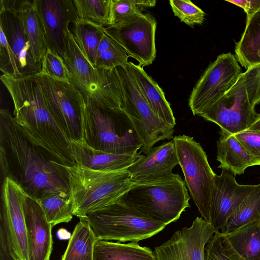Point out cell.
<instances>
[{
  "mask_svg": "<svg viewBox=\"0 0 260 260\" xmlns=\"http://www.w3.org/2000/svg\"><path fill=\"white\" fill-rule=\"evenodd\" d=\"M0 162L4 178L37 200L48 194L70 196L65 166L23 132L9 110H0Z\"/></svg>",
  "mask_w": 260,
  "mask_h": 260,
  "instance_id": "obj_1",
  "label": "cell"
},
{
  "mask_svg": "<svg viewBox=\"0 0 260 260\" xmlns=\"http://www.w3.org/2000/svg\"><path fill=\"white\" fill-rule=\"evenodd\" d=\"M0 79L13 101L14 120L26 136L64 166L76 165L70 140L49 111L37 75L2 74Z\"/></svg>",
  "mask_w": 260,
  "mask_h": 260,
  "instance_id": "obj_2",
  "label": "cell"
},
{
  "mask_svg": "<svg viewBox=\"0 0 260 260\" xmlns=\"http://www.w3.org/2000/svg\"><path fill=\"white\" fill-rule=\"evenodd\" d=\"M188 190L178 174L134 183L118 201L162 224L176 221L190 207Z\"/></svg>",
  "mask_w": 260,
  "mask_h": 260,
  "instance_id": "obj_3",
  "label": "cell"
},
{
  "mask_svg": "<svg viewBox=\"0 0 260 260\" xmlns=\"http://www.w3.org/2000/svg\"><path fill=\"white\" fill-rule=\"evenodd\" d=\"M65 167L73 215L79 219L117 201L134 184L127 169L103 171L79 165Z\"/></svg>",
  "mask_w": 260,
  "mask_h": 260,
  "instance_id": "obj_4",
  "label": "cell"
},
{
  "mask_svg": "<svg viewBox=\"0 0 260 260\" xmlns=\"http://www.w3.org/2000/svg\"><path fill=\"white\" fill-rule=\"evenodd\" d=\"M85 144L96 150L111 153H132L140 150L139 139L121 109L107 107L91 99H85Z\"/></svg>",
  "mask_w": 260,
  "mask_h": 260,
  "instance_id": "obj_5",
  "label": "cell"
},
{
  "mask_svg": "<svg viewBox=\"0 0 260 260\" xmlns=\"http://www.w3.org/2000/svg\"><path fill=\"white\" fill-rule=\"evenodd\" d=\"M63 59L70 74V82L83 94L111 108L121 109L123 96L116 68L107 70L94 68L85 57L68 30Z\"/></svg>",
  "mask_w": 260,
  "mask_h": 260,
  "instance_id": "obj_6",
  "label": "cell"
},
{
  "mask_svg": "<svg viewBox=\"0 0 260 260\" xmlns=\"http://www.w3.org/2000/svg\"><path fill=\"white\" fill-rule=\"evenodd\" d=\"M99 240L138 242L161 231L166 225L152 220L117 201L85 218Z\"/></svg>",
  "mask_w": 260,
  "mask_h": 260,
  "instance_id": "obj_7",
  "label": "cell"
},
{
  "mask_svg": "<svg viewBox=\"0 0 260 260\" xmlns=\"http://www.w3.org/2000/svg\"><path fill=\"white\" fill-rule=\"evenodd\" d=\"M173 141L186 186L202 217L210 222L211 197L216 174L203 147L192 137L179 135Z\"/></svg>",
  "mask_w": 260,
  "mask_h": 260,
  "instance_id": "obj_8",
  "label": "cell"
},
{
  "mask_svg": "<svg viewBox=\"0 0 260 260\" xmlns=\"http://www.w3.org/2000/svg\"><path fill=\"white\" fill-rule=\"evenodd\" d=\"M123 96L122 110L129 120L146 152L158 142L173 139L174 127L161 119L151 109L126 67L116 68Z\"/></svg>",
  "mask_w": 260,
  "mask_h": 260,
  "instance_id": "obj_9",
  "label": "cell"
},
{
  "mask_svg": "<svg viewBox=\"0 0 260 260\" xmlns=\"http://www.w3.org/2000/svg\"><path fill=\"white\" fill-rule=\"evenodd\" d=\"M48 109L70 140L84 142L86 102L71 82L37 74Z\"/></svg>",
  "mask_w": 260,
  "mask_h": 260,
  "instance_id": "obj_10",
  "label": "cell"
},
{
  "mask_svg": "<svg viewBox=\"0 0 260 260\" xmlns=\"http://www.w3.org/2000/svg\"><path fill=\"white\" fill-rule=\"evenodd\" d=\"M258 114L249 100L241 74L223 96L198 115L218 125L220 133L235 135L248 130Z\"/></svg>",
  "mask_w": 260,
  "mask_h": 260,
  "instance_id": "obj_11",
  "label": "cell"
},
{
  "mask_svg": "<svg viewBox=\"0 0 260 260\" xmlns=\"http://www.w3.org/2000/svg\"><path fill=\"white\" fill-rule=\"evenodd\" d=\"M241 74L234 54L229 52L219 55L204 71L191 92L188 106L193 115H198L223 96Z\"/></svg>",
  "mask_w": 260,
  "mask_h": 260,
  "instance_id": "obj_12",
  "label": "cell"
},
{
  "mask_svg": "<svg viewBox=\"0 0 260 260\" xmlns=\"http://www.w3.org/2000/svg\"><path fill=\"white\" fill-rule=\"evenodd\" d=\"M156 23L153 16L142 12L104 27V31L143 68L151 64L156 57Z\"/></svg>",
  "mask_w": 260,
  "mask_h": 260,
  "instance_id": "obj_13",
  "label": "cell"
},
{
  "mask_svg": "<svg viewBox=\"0 0 260 260\" xmlns=\"http://www.w3.org/2000/svg\"><path fill=\"white\" fill-rule=\"evenodd\" d=\"M27 194L15 182L4 178L1 219L6 225L11 254L15 260H28L23 203Z\"/></svg>",
  "mask_w": 260,
  "mask_h": 260,
  "instance_id": "obj_14",
  "label": "cell"
},
{
  "mask_svg": "<svg viewBox=\"0 0 260 260\" xmlns=\"http://www.w3.org/2000/svg\"><path fill=\"white\" fill-rule=\"evenodd\" d=\"M215 233L210 222L197 217L191 225L175 232L153 251L156 260H205V247Z\"/></svg>",
  "mask_w": 260,
  "mask_h": 260,
  "instance_id": "obj_15",
  "label": "cell"
},
{
  "mask_svg": "<svg viewBox=\"0 0 260 260\" xmlns=\"http://www.w3.org/2000/svg\"><path fill=\"white\" fill-rule=\"evenodd\" d=\"M34 1L43 27L47 48L56 52L63 58L69 26L78 18L73 1Z\"/></svg>",
  "mask_w": 260,
  "mask_h": 260,
  "instance_id": "obj_16",
  "label": "cell"
},
{
  "mask_svg": "<svg viewBox=\"0 0 260 260\" xmlns=\"http://www.w3.org/2000/svg\"><path fill=\"white\" fill-rule=\"evenodd\" d=\"M0 28L16 56L21 76L40 73L42 67L34 59L15 0H1Z\"/></svg>",
  "mask_w": 260,
  "mask_h": 260,
  "instance_id": "obj_17",
  "label": "cell"
},
{
  "mask_svg": "<svg viewBox=\"0 0 260 260\" xmlns=\"http://www.w3.org/2000/svg\"><path fill=\"white\" fill-rule=\"evenodd\" d=\"M229 171L215 175L210 202V223L215 232L220 231L235 209L256 185H240Z\"/></svg>",
  "mask_w": 260,
  "mask_h": 260,
  "instance_id": "obj_18",
  "label": "cell"
},
{
  "mask_svg": "<svg viewBox=\"0 0 260 260\" xmlns=\"http://www.w3.org/2000/svg\"><path fill=\"white\" fill-rule=\"evenodd\" d=\"M28 260H50L53 249L52 226L37 201L28 196L23 203Z\"/></svg>",
  "mask_w": 260,
  "mask_h": 260,
  "instance_id": "obj_19",
  "label": "cell"
},
{
  "mask_svg": "<svg viewBox=\"0 0 260 260\" xmlns=\"http://www.w3.org/2000/svg\"><path fill=\"white\" fill-rule=\"evenodd\" d=\"M179 165L173 140L153 147L144 153V156L129 167L127 170L133 183L154 180L172 174Z\"/></svg>",
  "mask_w": 260,
  "mask_h": 260,
  "instance_id": "obj_20",
  "label": "cell"
},
{
  "mask_svg": "<svg viewBox=\"0 0 260 260\" xmlns=\"http://www.w3.org/2000/svg\"><path fill=\"white\" fill-rule=\"evenodd\" d=\"M71 151L76 165L92 170L114 171L127 169L144 156L136 152L115 154L94 149L84 142L70 140Z\"/></svg>",
  "mask_w": 260,
  "mask_h": 260,
  "instance_id": "obj_21",
  "label": "cell"
},
{
  "mask_svg": "<svg viewBox=\"0 0 260 260\" xmlns=\"http://www.w3.org/2000/svg\"><path fill=\"white\" fill-rule=\"evenodd\" d=\"M126 68L153 111L166 123L174 127L176 119L173 111L158 84L140 66L128 61Z\"/></svg>",
  "mask_w": 260,
  "mask_h": 260,
  "instance_id": "obj_22",
  "label": "cell"
},
{
  "mask_svg": "<svg viewBox=\"0 0 260 260\" xmlns=\"http://www.w3.org/2000/svg\"><path fill=\"white\" fill-rule=\"evenodd\" d=\"M220 135L217 141L216 159L220 162L218 168L229 171L236 176L244 174L249 167L258 166L234 135L220 132Z\"/></svg>",
  "mask_w": 260,
  "mask_h": 260,
  "instance_id": "obj_23",
  "label": "cell"
},
{
  "mask_svg": "<svg viewBox=\"0 0 260 260\" xmlns=\"http://www.w3.org/2000/svg\"><path fill=\"white\" fill-rule=\"evenodd\" d=\"M35 61L42 67L47 47L40 15L34 0H15Z\"/></svg>",
  "mask_w": 260,
  "mask_h": 260,
  "instance_id": "obj_24",
  "label": "cell"
},
{
  "mask_svg": "<svg viewBox=\"0 0 260 260\" xmlns=\"http://www.w3.org/2000/svg\"><path fill=\"white\" fill-rule=\"evenodd\" d=\"M93 260H156L154 252L137 242L123 244L98 240L95 243Z\"/></svg>",
  "mask_w": 260,
  "mask_h": 260,
  "instance_id": "obj_25",
  "label": "cell"
},
{
  "mask_svg": "<svg viewBox=\"0 0 260 260\" xmlns=\"http://www.w3.org/2000/svg\"><path fill=\"white\" fill-rule=\"evenodd\" d=\"M98 240L86 219L80 218L61 260H93L94 248Z\"/></svg>",
  "mask_w": 260,
  "mask_h": 260,
  "instance_id": "obj_26",
  "label": "cell"
},
{
  "mask_svg": "<svg viewBox=\"0 0 260 260\" xmlns=\"http://www.w3.org/2000/svg\"><path fill=\"white\" fill-rule=\"evenodd\" d=\"M259 48L260 11L246 19L245 30L236 45V58L247 70L258 63L257 53Z\"/></svg>",
  "mask_w": 260,
  "mask_h": 260,
  "instance_id": "obj_27",
  "label": "cell"
},
{
  "mask_svg": "<svg viewBox=\"0 0 260 260\" xmlns=\"http://www.w3.org/2000/svg\"><path fill=\"white\" fill-rule=\"evenodd\" d=\"M225 235L235 250L245 260H260V220L245 224Z\"/></svg>",
  "mask_w": 260,
  "mask_h": 260,
  "instance_id": "obj_28",
  "label": "cell"
},
{
  "mask_svg": "<svg viewBox=\"0 0 260 260\" xmlns=\"http://www.w3.org/2000/svg\"><path fill=\"white\" fill-rule=\"evenodd\" d=\"M104 27L79 18L74 22L73 36L86 59L94 67Z\"/></svg>",
  "mask_w": 260,
  "mask_h": 260,
  "instance_id": "obj_29",
  "label": "cell"
},
{
  "mask_svg": "<svg viewBox=\"0 0 260 260\" xmlns=\"http://www.w3.org/2000/svg\"><path fill=\"white\" fill-rule=\"evenodd\" d=\"M258 220H260V184L239 204L220 232L226 234Z\"/></svg>",
  "mask_w": 260,
  "mask_h": 260,
  "instance_id": "obj_30",
  "label": "cell"
},
{
  "mask_svg": "<svg viewBox=\"0 0 260 260\" xmlns=\"http://www.w3.org/2000/svg\"><path fill=\"white\" fill-rule=\"evenodd\" d=\"M44 212L52 227L62 222H70L74 216L70 197L60 194L46 195L36 201Z\"/></svg>",
  "mask_w": 260,
  "mask_h": 260,
  "instance_id": "obj_31",
  "label": "cell"
},
{
  "mask_svg": "<svg viewBox=\"0 0 260 260\" xmlns=\"http://www.w3.org/2000/svg\"><path fill=\"white\" fill-rule=\"evenodd\" d=\"M128 57L125 50L105 32L98 48L94 68L107 70L125 68Z\"/></svg>",
  "mask_w": 260,
  "mask_h": 260,
  "instance_id": "obj_32",
  "label": "cell"
},
{
  "mask_svg": "<svg viewBox=\"0 0 260 260\" xmlns=\"http://www.w3.org/2000/svg\"><path fill=\"white\" fill-rule=\"evenodd\" d=\"M79 19L106 27L111 26L112 0H73Z\"/></svg>",
  "mask_w": 260,
  "mask_h": 260,
  "instance_id": "obj_33",
  "label": "cell"
},
{
  "mask_svg": "<svg viewBox=\"0 0 260 260\" xmlns=\"http://www.w3.org/2000/svg\"><path fill=\"white\" fill-rule=\"evenodd\" d=\"M205 260H245L233 248L225 234L216 232L205 247Z\"/></svg>",
  "mask_w": 260,
  "mask_h": 260,
  "instance_id": "obj_34",
  "label": "cell"
},
{
  "mask_svg": "<svg viewBox=\"0 0 260 260\" xmlns=\"http://www.w3.org/2000/svg\"><path fill=\"white\" fill-rule=\"evenodd\" d=\"M169 3L175 16L181 22L192 27L202 24L205 12L189 0H170Z\"/></svg>",
  "mask_w": 260,
  "mask_h": 260,
  "instance_id": "obj_35",
  "label": "cell"
},
{
  "mask_svg": "<svg viewBox=\"0 0 260 260\" xmlns=\"http://www.w3.org/2000/svg\"><path fill=\"white\" fill-rule=\"evenodd\" d=\"M54 79L70 82V74L64 59L56 52L47 48L40 72Z\"/></svg>",
  "mask_w": 260,
  "mask_h": 260,
  "instance_id": "obj_36",
  "label": "cell"
},
{
  "mask_svg": "<svg viewBox=\"0 0 260 260\" xmlns=\"http://www.w3.org/2000/svg\"><path fill=\"white\" fill-rule=\"evenodd\" d=\"M0 69L3 74L12 76H21L18 70V62L6 38L5 34L0 28Z\"/></svg>",
  "mask_w": 260,
  "mask_h": 260,
  "instance_id": "obj_37",
  "label": "cell"
},
{
  "mask_svg": "<svg viewBox=\"0 0 260 260\" xmlns=\"http://www.w3.org/2000/svg\"><path fill=\"white\" fill-rule=\"evenodd\" d=\"M249 100L254 107L260 103V63L242 73Z\"/></svg>",
  "mask_w": 260,
  "mask_h": 260,
  "instance_id": "obj_38",
  "label": "cell"
},
{
  "mask_svg": "<svg viewBox=\"0 0 260 260\" xmlns=\"http://www.w3.org/2000/svg\"><path fill=\"white\" fill-rule=\"evenodd\" d=\"M142 10L137 5L136 0H112L111 26L136 14L142 13Z\"/></svg>",
  "mask_w": 260,
  "mask_h": 260,
  "instance_id": "obj_39",
  "label": "cell"
},
{
  "mask_svg": "<svg viewBox=\"0 0 260 260\" xmlns=\"http://www.w3.org/2000/svg\"><path fill=\"white\" fill-rule=\"evenodd\" d=\"M234 136L260 166V132L246 130Z\"/></svg>",
  "mask_w": 260,
  "mask_h": 260,
  "instance_id": "obj_40",
  "label": "cell"
},
{
  "mask_svg": "<svg viewBox=\"0 0 260 260\" xmlns=\"http://www.w3.org/2000/svg\"><path fill=\"white\" fill-rule=\"evenodd\" d=\"M0 260H15L11 254L6 225L2 219H0Z\"/></svg>",
  "mask_w": 260,
  "mask_h": 260,
  "instance_id": "obj_41",
  "label": "cell"
},
{
  "mask_svg": "<svg viewBox=\"0 0 260 260\" xmlns=\"http://www.w3.org/2000/svg\"><path fill=\"white\" fill-rule=\"evenodd\" d=\"M225 1L237 6L245 12L247 19L260 11V0H226Z\"/></svg>",
  "mask_w": 260,
  "mask_h": 260,
  "instance_id": "obj_42",
  "label": "cell"
},
{
  "mask_svg": "<svg viewBox=\"0 0 260 260\" xmlns=\"http://www.w3.org/2000/svg\"><path fill=\"white\" fill-rule=\"evenodd\" d=\"M136 2L139 7L142 10L145 8L153 7L156 3L155 0H136Z\"/></svg>",
  "mask_w": 260,
  "mask_h": 260,
  "instance_id": "obj_43",
  "label": "cell"
},
{
  "mask_svg": "<svg viewBox=\"0 0 260 260\" xmlns=\"http://www.w3.org/2000/svg\"><path fill=\"white\" fill-rule=\"evenodd\" d=\"M248 130L260 132V113H258L257 117Z\"/></svg>",
  "mask_w": 260,
  "mask_h": 260,
  "instance_id": "obj_44",
  "label": "cell"
},
{
  "mask_svg": "<svg viewBox=\"0 0 260 260\" xmlns=\"http://www.w3.org/2000/svg\"><path fill=\"white\" fill-rule=\"evenodd\" d=\"M257 56L258 62L259 63H260V48L259 49V50L257 51Z\"/></svg>",
  "mask_w": 260,
  "mask_h": 260,
  "instance_id": "obj_45",
  "label": "cell"
}]
</instances>
